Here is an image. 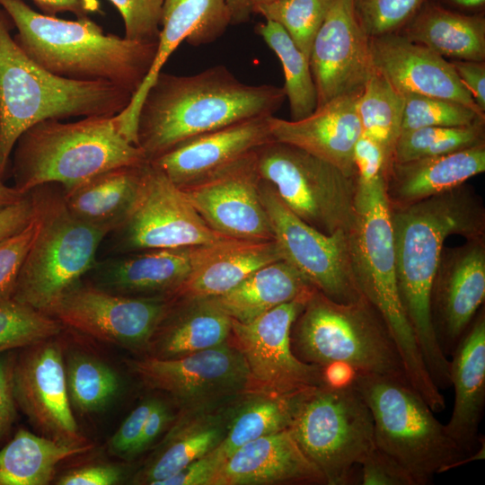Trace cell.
<instances>
[{
  "mask_svg": "<svg viewBox=\"0 0 485 485\" xmlns=\"http://www.w3.org/2000/svg\"><path fill=\"white\" fill-rule=\"evenodd\" d=\"M396 278L401 302L428 374L438 389L451 386L450 360L437 341L431 288L445 239L485 235L481 199L464 184L401 207H391Z\"/></svg>",
  "mask_w": 485,
  "mask_h": 485,
  "instance_id": "6da1fadb",
  "label": "cell"
},
{
  "mask_svg": "<svg viewBox=\"0 0 485 485\" xmlns=\"http://www.w3.org/2000/svg\"><path fill=\"white\" fill-rule=\"evenodd\" d=\"M285 100L282 87L244 84L221 65L192 75L161 71L138 111L137 146L152 161L205 133L272 116Z\"/></svg>",
  "mask_w": 485,
  "mask_h": 485,
  "instance_id": "7a4b0ae2",
  "label": "cell"
},
{
  "mask_svg": "<svg viewBox=\"0 0 485 485\" xmlns=\"http://www.w3.org/2000/svg\"><path fill=\"white\" fill-rule=\"evenodd\" d=\"M0 5L17 30L13 39L20 48L55 75L110 83L134 96L154 60L157 42L106 33L89 16L65 20L38 12L23 0H0Z\"/></svg>",
  "mask_w": 485,
  "mask_h": 485,
  "instance_id": "3957f363",
  "label": "cell"
},
{
  "mask_svg": "<svg viewBox=\"0 0 485 485\" xmlns=\"http://www.w3.org/2000/svg\"><path fill=\"white\" fill-rule=\"evenodd\" d=\"M0 5V179L21 135L46 119L115 116L133 94L107 82L66 79L45 70L20 48Z\"/></svg>",
  "mask_w": 485,
  "mask_h": 485,
  "instance_id": "277c9868",
  "label": "cell"
},
{
  "mask_svg": "<svg viewBox=\"0 0 485 485\" xmlns=\"http://www.w3.org/2000/svg\"><path fill=\"white\" fill-rule=\"evenodd\" d=\"M12 154L13 187L22 194L48 183L66 192L107 171L147 162L121 134L117 115L40 121L21 135Z\"/></svg>",
  "mask_w": 485,
  "mask_h": 485,
  "instance_id": "5b68a950",
  "label": "cell"
},
{
  "mask_svg": "<svg viewBox=\"0 0 485 485\" xmlns=\"http://www.w3.org/2000/svg\"><path fill=\"white\" fill-rule=\"evenodd\" d=\"M348 238L357 285L390 331L410 385L421 395L432 393L435 384L400 298L391 206L385 193L384 175L370 182L357 181L354 216Z\"/></svg>",
  "mask_w": 485,
  "mask_h": 485,
  "instance_id": "8992f818",
  "label": "cell"
},
{
  "mask_svg": "<svg viewBox=\"0 0 485 485\" xmlns=\"http://www.w3.org/2000/svg\"><path fill=\"white\" fill-rule=\"evenodd\" d=\"M290 340L294 354L305 363L344 362L357 372L410 384L390 331L365 296L342 304L315 289L292 325Z\"/></svg>",
  "mask_w": 485,
  "mask_h": 485,
  "instance_id": "52a82bcc",
  "label": "cell"
},
{
  "mask_svg": "<svg viewBox=\"0 0 485 485\" xmlns=\"http://www.w3.org/2000/svg\"><path fill=\"white\" fill-rule=\"evenodd\" d=\"M354 385L370 410L375 445L398 461L415 485L430 484L436 474L472 462L409 384L357 372Z\"/></svg>",
  "mask_w": 485,
  "mask_h": 485,
  "instance_id": "ba28073f",
  "label": "cell"
},
{
  "mask_svg": "<svg viewBox=\"0 0 485 485\" xmlns=\"http://www.w3.org/2000/svg\"><path fill=\"white\" fill-rule=\"evenodd\" d=\"M28 193L38 229L13 298L45 313L93 269L108 233L76 218L67 208L63 189L57 184H43Z\"/></svg>",
  "mask_w": 485,
  "mask_h": 485,
  "instance_id": "9c48e42d",
  "label": "cell"
},
{
  "mask_svg": "<svg viewBox=\"0 0 485 485\" xmlns=\"http://www.w3.org/2000/svg\"><path fill=\"white\" fill-rule=\"evenodd\" d=\"M288 429L329 485L348 484L375 445L370 410L354 384L296 394Z\"/></svg>",
  "mask_w": 485,
  "mask_h": 485,
  "instance_id": "30bf717a",
  "label": "cell"
},
{
  "mask_svg": "<svg viewBox=\"0 0 485 485\" xmlns=\"http://www.w3.org/2000/svg\"><path fill=\"white\" fill-rule=\"evenodd\" d=\"M261 180L316 230L348 232L352 223L357 178L296 146L272 140L256 149Z\"/></svg>",
  "mask_w": 485,
  "mask_h": 485,
  "instance_id": "8fae6325",
  "label": "cell"
},
{
  "mask_svg": "<svg viewBox=\"0 0 485 485\" xmlns=\"http://www.w3.org/2000/svg\"><path fill=\"white\" fill-rule=\"evenodd\" d=\"M129 366L147 387L168 393L181 412L216 410L253 392L244 357L229 340L181 357L148 356Z\"/></svg>",
  "mask_w": 485,
  "mask_h": 485,
  "instance_id": "7c38bea8",
  "label": "cell"
},
{
  "mask_svg": "<svg viewBox=\"0 0 485 485\" xmlns=\"http://www.w3.org/2000/svg\"><path fill=\"white\" fill-rule=\"evenodd\" d=\"M108 235L110 250L119 254L233 239L209 227L182 190L149 161L143 166L139 191L129 214Z\"/></svg>",
  "mask_w": 485,
  "mask_h": 485,
  "instance_id": "4fadbf2b",
  "label": "cell"
},
{
  "mask_svg": "<svg viewBox=\"0 0 485 485\" xmlns=\"http://www.w3.org/2000/svg\"><path fill=\"white\" fill-rule=\"evenodd\" d=\"M260 195L284 260L332 301L348 304L363 296L352 270L348 232L329 235L316 230L295 215L263 180Z\"/></svg>",
  "mask_w": 485,
  "mask_h": 485,
  "instance_id": "5bb4252c",
  "label": "cell"
},
{
  "mask_svg": "<svg viewBox=\"0 0 485 485\" xmlns=\"http://www.w3.org/2000/svg\"><path fill=\"white\" fill-rule=\"evenodd\" d=\"M312 293L282 304L249 322L231 318L229 340L244 357L253 392L295 396L325 385L322 366L300 360L291 348L292 325Z\"/></svg>",
  "mask_w": 485,
  "mask_h": 485,
  "instance_id": "9a60e30c",
  "label": "cell"
},
{
  "mask_svg": "<svg viewBox=\"0 0 485 485\" xmlns=\"http://www.w3.org/2000/svg\"><path fill=\"white\" fill-rule=\"evenodd\" d=\"M172 298L112 293L79 280L45 313L64 327L131 349H147Z\"/></svg>",
  "mask_w": 485,
  "mask_h": 485,
  "instance_id": "2e32d148",
  "label": "cell"
},
{
  "mask_svg": "<svg viewBox=\"0 0 485 485\" xmlns=\"http://www.w3.org/2000/svg\"><path fill=\"white\" fill-rule=\"evenodd\" d=\"M256 149L205 179L181 188L214 231L238 240L273 239L262 205Z\"/></svg>",
  "mask_w": 485,
  "mask_h": 485,
  "instance_id": "e0dca14e",
  "label": "cell"
},
{
  "mask_svg": "<svg viewBox=\"0 0 485 485\" xmlns=\"http://www.w3.org/2000/svg\"><path fill=\"white\" fill-rule=\"evenodd\" d=\"M52 339L15 355L13 382L17 407L40 435L68 445L88 444L72 411L62 349Z\"/></svg>",
  "mask_w": 485,
  "mask_h": 485,
  "instance_id": "ac0fdd59",
  "label": "cell"
},
{
  "mask_svg": "<svg viewBox=\"0 0 485 485\" xmlns=\"http://www.w3.org/2000/svg\"><path fill=\"white\" fill-rule=\"evenodd\" d=\"M369 40L357 19L353 0H333L309 57L317 107L361 93L374 71Z\"/></svg>",
  "mask_w": 485,
  "mask_h": 485,
  "instance_id": "d6986e66",
  "label": "cell"
},
{
  "mask_svg": "<svg viewBox=\"0 0 485 485\" xmlns=\"http://www.w3.org/2000/svg\"><path fill=\"white\" fill-rule=\"evenodd\" d=\"M485 298L484 237L443 250L431 288V315L443 353L452 356Z\"/></svg>",
  "mask_w": 485,
  "mask_h": 485,
  "instance_id": "ffe728a7",
  "label": "cell"
},
{
  "mask_svg": "<svg viewBox=\"0 0 485 485\" xmlns=\"http://www.w3.org/2000/svg\"><path fill=\"white\" fill-rule=\"evenodd\" d=\"M374 69L402 94L416 93L457 101L484 113L460 81L452 63L400 32L370 37Z\"/></svg>",
  "mask_w": 485,
  "mask_h": 485,
  "instance_id": "44dd1931",
  "label": "cell"
},
{
  "mask_svg": "<svg viewBox=\"0 0 485 485\" xmlns=\"http://www.w3.org/2000/svg\"><path fill=\"white\" fill-rule=\"evenodd\" d=\"M231 24L225 0H163L161 29L153 65L128 106L117 115L121 134L137 146V120L142 101L172 52L186 40L192 46L208 44Z\"/></svg>",
  "mask_w": 485,
  "mask_h": 485,
  "instance_id": "7402d4cb",
  "label": "cell"
},
{
  "mask_svg": "<svg viewBox=\"0 0 485 485\" xmlns=\"http://www.w3.org/2000/svg\"><path fill=\"white\" fill-rule=\"evenodd\" d=\"M202 246L150 249L97 260L90 271L92 283L123 295L172 298L190 275Z\"/></svg>",
  "mask_w": 485,
  "mask_h": 485,
  "instance_id": "603a6c76",
  "label": "cell"
},
{
  "mask_svg": "<svg viewBox=\"0 0 485 485\" xmlns=\"http://www.w3.org/2000/svg\"><path fill=\"white\" fill-rule=\"evenodd\" d=\"M269 117L249 119L205 133L149 162L176 186L184 188L272 141Z\"/></svg>",
  "mask_w": 485,
  "mask_h": 485,
  "instance_id": "cb8c5ba5",
  "label": "cell"
},
{
  "mask_svg": "<svg viewBox=\"0 0 485 485\" xmlns=\"http://www.w3.org/2000/svg\"><path fill=\"white\" fill-rule=\"evenodd\" d=\"M360 94L341 96L318 106L309 116L287 120L270 116L273 140L296 146L357 177L354 147L362 136L357 112Z\"/></svg>",
  "mask_w": 485,
  "mask_h": 485,
  "instance_id": "d4e9b609",
  "label": "cell"
},
{
  "mask_svg": "<svg viewBox=\"0 0 485 485\" xmlns=\"http://www.w3.org/2000/svg\"><path fill=\"white\" fill-rule=\"evenodd\" d=\"M326 484L289 429L260 436L234 451L211 485Z\"/></svg>",
  "mask_w": 485,
  "mask_h": 485,
  "instance_id": "484cf974",
  "label": "cell"
},
{
  "mask_svg": "<svg viewBox=\"0 0 485 485\" xmlns=\"http://www.w3.org/2000/svg\"><path fill=\"white\" fill-rule=\"evenodd\" d=\"M450 380L454 404L445 429L452 439L471 454L478 441V428L485 405V316L473 319L452 354Z\"/></svg>",
  "mask_w": 485,
  "mask_h": 485,
  "instance_id": "4316f807",
  "label": "cell"
},
{
  "mask_svg": "<svg viewBox=\"0 0 485 485\" xmlns=\"http://www.w3.org/2000/svg\"><path fill=\"white\" fill-rule=\"evenodd\" d=\"M484 171L485 143L433 157L392 161L385 193L391 207H401L457 188Z\"/></svg>",
  "mask_w": 485,
  "mask_h": 485,
  "instance_id": "83f0119b",
  "label": "cell"
},
{
  "mask_svg": "<svg viewBox=\"0 0 485 485\" xmlns=\"http://www.w3.org/2000/svg\"><path fill=\"white\" fill-rule=\"evenodd\" d=\"M280 260L283 257L274 240L231 239L203 245L190 275L172 299L223 295L258 269Z\"/></svg>",
  "mask_w": 485,
  "mask_h": 485,
  "instance_id": "f1b7e54d",
  "label": "cell"
},
{
  "mask_svg": "<svg viewBox=\"0 0 485 485\" xmlns=\"http://www.w3.org/2000/svg\"><path fill=\"white\" fill-rule=\"evenodd\" d=\"M232 319L210 298L172 299L147 349L150 357L175 358L229 340Z\"/></svg>",
  "mask_w": 485,
  "mask_h": 485,
  "instance_id": "f546056e",
  "label": "cell"
},
{
  "mask_svg": "<svg viewBox=\"0 0 485 485\" xmlns=\"http://www.w3.org/2000/svg\"><path fill=\"white\" fill-rule=\"evenodd\" d=\"M234 403L212 411L180 412L157 451L136 475L134 482L157 485L216 448L225 436Z\"/></svg>",
  "mask_w": 485,
  "mask_h": 485,
  "instance_id": "4dcf8cb0",
  "label": "cell"
},
{
  "mask_svg": "<svg viewBox=\"0 0 485 485\" xmlns=\"http://www.w3.org/2000/svg\"><path fill=\"white\" fill-rule=\"evenodd\" d=\"M402 30L405 37L443 57L484 61L483 14L454 12L427 0Z\"/></svg>",
  "mask_w": 485,
  "mask_h": 485,
  "instance_id": "1f68e13d",
  "label": "cell"
},
{
  "mask_svg": "<svg viewBox=\"0 0 485 485\" xmlns=\"http://www.w3.org/2000/svg\"><path fill=\"white\" fill-rule=\"evenodd\" d=\"M146 163L107 171L71 190L63 191L67 208L79 220L109 234L129 214L139 191Z\"/></svg>",
  "mask_w": 485,
  "mask_h": 485,
  "instance_id": "d6a6232c",
  "label": "cell"
},
{
  "mask_svg": "<svg viewBox=\"0 0 485 485\" xmlns=\"http://www.w3.org/2000/svg\"><path fill=\"white\" fill-rule=\"evenodd\" d=\"M314 289L292 265L280 260L258 269L228 292L207 298L233 320L249 322Z\"/></svg>",
  "mask_w": 485,
  "mask_h": 485,
  "instance_id": "836d02e7",
  "label": "cell"
},
{
  "mask_svg": "<svg viewBox=\"0 0 485 485\" xmlns=\"http://www.w3.org/2000/svg\"><path fill=\"white\" fill-rule=\"evenodd\" d=\"M93 447L89 443L68 445L20 429L0 449V485H47L60 462Z\"/></svg>",
  "mask_w": 485,
  "mask_h": 485,
  "instance_id": "e575fe53",
  "label": "cell"
},
{
  "mask_svg": "<svg viewBox=\"0 0 485 485\" xmlns=\"http://www.w3.org/2000/svg\"><path fill=\"white\" fill-rule=\"evenodd\" d=\"M295 397L250 392L236 401L231 408L225 436L213 450L222 463L246 443L288 429Z\"/></svg>",
  "mask_w": 485,
  "mask_h": 485,
  "instance_id": "d590c367",
  "label": "cell"
},
{
  "mask_svg": "<svg viewBox=\"0 0 485 485\" xmlns=\"http://www.w3.org/2000/svg\"><path fill=\"white\" fill-rule=\"evenodd\" d=\"M404 95L375 69L357 102L362 135L376 142L392 163L401 131Z\"/></svg>",
  "mask_w": 485,
  "mask_h": 485,
  "instance_id": "8d00e7d4",
  "label": "cell"
},
{
  "mask_svg": "<svg viewBox=\"0 0 485 485\" xmlns=\"http://www.w3.org/2000/svg\"><path fill=\"white\" fill-rule=\"evenodd\" d=\"M255 31L281 62L285 78L282 88L289 101L291 119L309 116L317 107V92L309 58L278 23L265 20L256 25Z\"/></svg>",
  "mask_w": 485,
  "mask_h": 485,
  "instance_id": "74e56055",
  "label": "cell"
},
{
  "mask_svg": "<svg viewBox=\"0 0 485 485\" xmlns=\"http://www.w3.org/2000/svg\"><path fill=\"white\" fill-rule=\"evenodd\" d=\"M66 378L71 405L81 413L102 410L120 389V379L112 368L84 354L70 357Z\"/></svg>",
  "mask_w": 485,
  "mask_h": 485,
  "instance_id": "f35d334b",
  "label": "cell"
},
{
  "mask_svg": "<svg viewBox=\"0 0 485 485\" xmlns=\"http://www.w3.org/2000/svg\"><path fill=\"white\" fill-rule=\"evenodd\" d=\"M484 123L426 127L401 131L392 155L397 163L446 154L484 144Z\"/></svg>",
  "mask_w": 485,
  "mask_h": 485,
  "instance_id": "ab89813d",
  "label": "cell"
},
{
  "mask_svg": "<svg viewBox=\"0 0 485 485\" xmlns=\"http://www.w3.org/2000/svg\"><path fill=\"white\" fill-rule=\"evenodd\" d=\"M62 323L15 299L0 300V354L22 349L57 336Z\"/></svg>",
  "mask_w": 485,
  "mask_h": 485,
  "instance_id": "60d3db41",
  "label": "cell"
},
{
  "mask_svg": "<svg viewBox=\"0 0 485 485\" xmlns=\"http://www.w3.org/2000/svg\"><path fill=\"white\" fill-rule=\"evenodd\" d=\"M333 0H275L256 5L252 13L281 25L309 58L314 37Z\"/></svg>",
  "mask_w": 485,
  "mask_h": 485,
  "instance_id": "b9f144b4",
  "label": "cell"
},
{
  "mask_svg": "<svg viewBox=\"0 0 485 485\" xmlns=\"http://www.w3.org/2000/svg\"><path fill=\"white\" fill-rule=\"evenodd\" d=\"M403 95L401 131L426 127H467L484 123V113L457 101L416 93Z\"/></svg>",
  "mask_w": 485,
  "mask_h": 485,
  "instance_id": "7bdbcfd3",
  "label": "cell"
},
{
  "mask_svg": "<svg viewBox=\"0 0 485 485\" xmlns=\"http://www.w3.org/2000/svg\"><path fill=\"white\" fill-rule=\"evenodd\" d=\"M427 0H353L357 19L368 37L398 32Z\"/></svg>",
  "mask_w": 485,
  "mask_h": 485,
  "instance_id": "ee69618b",
  "label": "cell"
},
{
  "mask_svg": "<svg viewBox=\"0 0 485 485\" xmlns=\"http://www.w3.org/2000/svg\"><path fill=\"white\" fill-rule=\"evenodd\" d=\"M119 13L128 40L157 42L163 0H109Z\"/></svg>",
  "mask_w": 485,
  "mask_h": 485,
  "instance_id": "f6af8a7d",
  "label": "cell"
},
{
  "mask_svg": "<svg viewBox=\"0 0 485 485\" xmlns=\"http://www.w3.org/2000/svg\"><path fill=\"white\" fill-rule=\"evenodd\" d=\"M38 229L34 216L19 233L0 242V300L12 298L24 259Z\"/></svg>",
  "mask_w": 485,
  "mask_h": 485,
  "instance_id": "bcb514c9",
  "label": "cell"
},
{
  "mask_svg": "<svg viewBox=\"0 0 485 485\" xmlns=\"http://www.w3.org/2000/svg\"><path fill=\"white\" fill-rule=\"evenodd\" d=\"M359 464L363 485H415L409 472L375 445Z\"/></svg>",
  "mask_w": 485,
  "mask_h": 485,
  "instance_id": "7dc6e473",
  "label": "cell"
},
{
  "mask_svg": "<svg viewBox=\"0 0 485 485\" xmlns=\"http://www.w3.org/2000/svg\"><path fill=\"white\" fill-rule=\"evenodd\" d=\"M154 400L149 399L142 402L126 418L109 441L110 454L120 457L134 456L136 446Z\"/></svg>",
  "mask_w": 485,
  "mask_h": 485,
  "instance_id": "c3c4849f",
  "label": "cell"
},
{
  "mask_svg": "<svg viewBox=\"0 0 485 485\" xmlns=\"http://www.w3.org/2000/svg\"><path fill=\"white\" fill-rule=\"evenodd\" d=\"M354 165L357 181L370 182L386 172L391 165L383 148L374 140L361 136L354 147Z\"/></svg>",
  "mask_w": 485,
  "mask_h": 485,
  "instance_id": "681fc988",
  "label": "cell"
},
{
  "mask_svg": "<svg viewBox=\"0 0 485 485\" xmlns=\"http://www.w3.org/2000/svg\"><path fill=\"white\" fill-rule=\"evenodd\" d=\"M15 354H0V445L9 436L16 419L13 370Z\"/></svg>",
  "mask_w": 485,
  "mask_h": 485,
  "instance_id": "f907efd6",
  "label": "cell"
},
{
  "mask_svg": "<svg viewBox=\"0 0 485 485\" xmlns=\"http://www.w3.org/2000/svg\"><path fill=\"white\" fill-rule=\"evenodd\" d=\"M221 465L222 461L212 450L157 485H211Z\"/></svg>",
  "mask_w": 485,
  "mask_h": 485,
  "instance_id": "816d5d0a",
  "label": "cell"
},
{
  "mask_svg": "<svg viewBox=\"0 0 485 485\" xmlns=\"http://www.w3.org/2000/svg\"><path fill=\"white\" fill-rule=\"evenodd\" d=\"M122 471L113 464H92L67 472L57 481L59 485H114L122 479Z\"/></svg>",
  "mask_w": 485,
  "mask_h": 485,
  "instance_id": "f5cc1de1",
  "label": "cell"
},
{
  "mask_svg": "<svg viewBox=\"0 0 485 485\" xmlns=\"http://www.w3.org/2000/svg\"><path fill=\"white\" fill-rule=\"evenodd\" d=\"M34 216L29 193L15 203L0 208V242L25 228Z\"/></svg>",
  "mask_w": 485,
  "mask_h": 485,
  "instance_id": "db71d44e",
  "label": "cell"
},
{
  "mask_svg": "<svg viewBox=\"0 0 485 485\" xmlns=\"http://www.w3.org/2000/svg\"><path fill=\"white\" fill-rule=\"evenodd\" d=\"M460 81L472 95L476 105L485 111L484 61L454 60L451 62Z\"/></svg>",
  "mask_w": 485,
  "mask_h": 485,
  "instance_id": "11a10c76",
  "label": "cell"
},
{
  "mask_svg": "<svg viewBox=\"0 0 485 485\" xmlns=\"http://www.w3.org/2000/svg\"><path fill=\"white\" fill-rule=\"evenodd\" d=\"M173 419L168 406L163 401L155 399L145 422L134 456L146 451Z\"/></svg>",
  "mask_w": 485,
  "mask_h": 485,
  "instance_id": "9f6ffc18",
  "label": "cell"
},
{
  "mask_svg": "<svg viewBox=\"0 0 485 485\" xmlns=\"http://www.w3.org/2000/svg\"><path fill=\"white\" fill-rule=\"evenodd\" d=\"M39 12L57 16L62 13H71L76 17L90 16L101 13L100 0H31Z\"/></svg>",
  "mask_w": 485,
  "mask_h": 485,
  "instance_id": "6f0895ef",
  "label": "cell"
},
{
  "mask_svg": "<svg viewBox=\"0 0 485 485\" xmlns=\"http://www.w3.org/2000/svg\"><path fill=\"white\" fill-rule=\"evenodd\" d=\"M324 384L341 388L354 384L357 371L344 362L335 361L322 366Z\"/></svg>",
  "mask_w": 485,
  "mask_h": 485,
  "instance_id": "680465c9",
  "label": "cell"
},
{
  "mask_svg": "<svg viewBox=\"0 0 485 485\" xmlns=\"http://www.w3.org/2000/svg\"><path fill=\"white\" fill-rule=\"evenodd\" d=\"M449 10L465 14H483L485 0H429Z\"/></svg>",
  "mask_w": 485,
  "mask_h": 485,
  "instance_id": "91938a15",
  "label": "cell"
},
{
  "mask_svg": "<svg viewBox=\"0 0 485 485\" xmlns=\"http://www.w3.org/2000/svg\"><path fill=\"white\" fill-rule=\"evenodd\" d=\"M231 15V24H241L250 20L252 13L251 0H225Z\"/></svg>",
  "mask_w": 485,
  "mask_h": 485,
  "instance_id": "94428289",
  "label": "cell"
},
{
  "mask_svg": "<svg viewBox=\"0 0 485 485\" xmlns=\"http://www.w3.org/2000/svg\"><path fill=\"white\" fill-rule=\"evenodd\" d=\"M24 196L25 194L20 193L14 187L7 186L0 179V208L15 203Z\"/></svg>",
  "mask_w": 485,
  "mask_h": 485,
  "instance_id": "6125c7cd",
  "label": "cell"
},
{
  "mask_svg": "<svg viewBox=\"0 0 485 485\" xmlns=\"http://www.w3.org/2000/svg\"><path fill=\"white\" fill-rule=\"evenodd\" d=\"M273 1L275 0H251V9L256 5L271 3Z\"/></svg>",
  "mask_w": 485,
  "mask_h": 485,
  "instance_id": "be15d7a7",
  "label": "cell"
}]
</instances>
